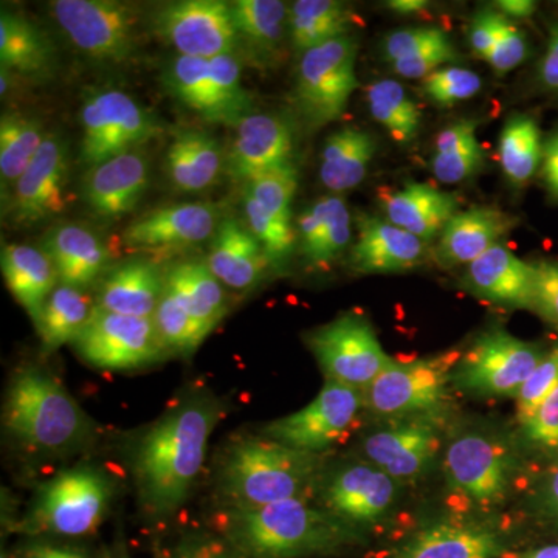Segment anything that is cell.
<instances>
[{
    "label": "cell",
    "instance_id": "obj_1",
    "mask_svg": "<svg viewBox=\"0 0 558 558\" xmlns=\"http://www.w3.org/2000/svg\"><path fill=\"white\" fill-rule=\"evenodd\" d=\"M222 416V400L207 388L193 387L130 440L128 469L145 515L170 520L185 506Z\"/></svg>",
    "mask_w": 558,
    "mask_h": 558
},
{
    "label": "cell",
    "instance_id": "obj_2",
    "mask_svg": "<svg viewBox=\"0 0 558 558\" xmlns=\"http://www.w3.org/2000/svg\"><path fill=\"white\" fill-rule=\"evenodd\" d=\"M215 527L242 558L332 557L362 539L357 527L310 501L218 509Z\"/></svg>",
    "mask_w": 558,
    "mask_h": 558
},
{
    "label": "cell",
    "instance_id": "obj_3",
    "mask_svg": "<svg viewBox=\"0 0 558 558\" xmlns=\"http://www.w3.org/2000/svg\"><path fill=\"white\" fill-rule=\"evenodd\" d=\"M319 454L263 435H241L220 451L213 478L218 509H255L310 501L323 480Z\"/></svg>",
    "mask_w": 558,
    "mask_h": 558
},
{
    "label": "cell",
    "instance_id": "obj_4",
    "mask_svg": "<svg viewBox=\"0 0 558 558\" xmlns=\"http://www.w3.org/2000/svg\"><path fill=\"white\" fill-rule=\"evenodd\" d=\"M3 428L25 450L44 457L73 453L94 444L98 425L50 371L22 365L11 374Z\"/></svg>",
    "mask_w": 558,
    "mask_h": 558
},
{
    "label": "cell",
    "instance_id": "obj_5",
    "mask_svg": "<svg viewBox=\"0 0 558 558\" xmlns=\"http://www.w3.org/2000/svg\"><path fill=\"white\" fill-rule=\"evenodd\" d=\"M116 492L113 480L97 465L80 464L62 470L36 490L25 515L24 531L84 537L105 521Z\"/></svg>",
    "mask_w": 558,
    "mask_h": 558
},
{
    "label": "cell",
    "instance_id": "obj_6",
    "mask_svg": "<svg viewBox=\"0 0 558 558\" xmlns=\"http://www.w3.org/2000/svg\"><path fill=\"white\" fill-rule=\"evenodd\" d=\"M51 16L80 53L120 65L137 57L142 17L137 7L117 0H54Z\"/></svg>",
    "mask_w": 558,
    "mask_h": 558
},
{
    "label": "cell",
    "instance_id": "obj_7",
    "mask_svg": "<svg viewBox=\"0 0 558 558\" xmlns=\"http://www.w3.org/2000/svg\"><path fill=\"white\" fill-rule=\"evenodd\" d=\"M168 92L209 123L236 128L253 113V101L242 86L241 62L236 54L213 60L175 57L163 69Z\"/></svg>",
    "mask_w": 558,
    "mask_h": 558
},
{
    "label": "cell",
    "instance_id": "obj_8",
    "mask_svg": "<svg viewBox=\"0 0 558 558\" xmlns=\"http://www.w3.org/2000/svg\"><path fill=\"white\" fill-rule=\"evenodd\" d=\"M80 156L86 167L130 153L160 134L159 120L130 94L113 87L84 94L80 112Z\"/></svg>",
    "mask_w": 558,
    "mask_h": 558
},
{
    "label": "cell",
    "instance_id": "obj_9",
    "mask_svg": "<svg viewBox=\"0 0 558 558\" xmlns=\"http://www.w3.org/2000/svg\"><path fill=\"white\" fill-rule=\"evenodd\" d=\"M357 40L344 36L301 54L295 81V105L310 130L339 120L359 87Z\"/></svg>",
    "mask_w": 558,
    "mask_h": 558
},
{
    "label": "cell",
    "instance_id": "obj_10",
    "mask_svg": "<svg viewBox=\"0 0 558 558\" xmlns=\"http://www.w3.org/2000/svg\"><path fill=\"white\" fill-rule=\"evenodd\" d=\"M304 343L326 380L360 391L369 387L392 362L369 319L355 312H344L304 333Z\"/></svg>",
    "mask_w": 558,
    "mask_h": 558
},
{
    "label": "cell",
    "instance_id": "obj_11",
    "mask_svg": "<svg viewBox=\"0 0 558 558\" xmlns=\"http://www.w3.org/2000/svg\"><path fill=\"white\" fill-rule=\"evenodd\" d=\"M459 359L461 354L451 351L414 362L392 360L387 369L363 389V405L388 417L438 413Z\"/></svg>",
    "mask_w": 558,
    "mask_h": 558
},
{
    "label": "cell",
    "instance_id": "obj_12",
    "mask_svg": "<svg viewBox=\"0 0 558 558\" xmlns=\"http://www.w3.org/2000/svg\"><path fill=\"white\" fill-rule=\"evenodd\" d=\"M72 347L87 365L102 371H134L168 357L153 318L128 317L95 307Z\"/></svg>",
    "mask_w": 558,
    "mask_h": 558
},
{
    "label": "cell",
    "instance_id": "obj_13",
    "mask_svg": "<svg viewBox=\"0 0 558 558\" xmlns=\"http://www.w3.org/2000/svg\"><path fill=\"white\" fill-rule=\"evenodd\" d=\"M154 35L178 57L213 60L238 53V35L230 2L178 0L160 5L150 16Z\"/></svg>",
    "mask_w": 558,
    "mask_h": 558
},
{
    "label": "cell",
    "instance_id": "obj_14",
    "mask_svg": "<svg viewBox=\"0 0 558 558\" xmlns=\"http://www.w3.org/2000/svg\"><path fill=\"white\" fill-rule=\"evenodd\" d=\"M545 352L505 329L483 333L459 359L453 380L481 396H515Z\"/></svg>",
    "mask_w": 558,
    "mask_h": 558
},
{
    "label": "cell",
    "instance_id": "obj_15",
    "mask_svg": "<svg viewBox=\"0 0 558 558\" xmlns=\"http://www.w3.org/2000/svg\"><path fill=\"white\" fill-rule=\"evenodd\" d=\"M362 407L360 389L326 380L310 405L269 422L259 435L290 449L319 454L343 438Z\"/></svg>",
    "mask_w": 558,
    "mask_h": 558
},
{
    "label": "cell",
    "instance_id": "obj_16",
    "mask_svg": "<svg viewBox=\"0 0 558 558\" xmlns=\"http://www.w3.org/2000/svg\"><path fill=\"white\" fill-rule=\"evenodd\" d=\"M444 472L451 490L478 508H497L508 498L512 472L509 453L483 433H464L451 440Z\"/></svg>",
    "mask_w": 558,
    "mask_h": 558
},
{
    "label": "cell",
    "instance_id": "obj_17",
    "mask_svg": "<svg viewBox=\"0 0 558 558\" xmlns=\"http://www.w3.org/2000/svg\"><path fill=\"white\" fill-rule=\"evenodd\" d=\"M220 222L218 208L205 202L154 208L132 220L121 244L132 252L168 256L211 241Z\"/></svg>",
    "mask_w": 558,
    "mask_h": 558
},
{
    "label": "cell",
    "instance_id": "obj_18",
    "mask_svg": "<svg viewBox=\"0 0 558 558\" xmlns=\"http://www.w3.org/2000/svg\"><path fill=\"white\" fill-rule=\"evenodd\" d=\"M68 148L60 135L49 134L9 199L2 202L3 216L16 227L38 226L68 208Z\"/></svg>",
    "mask_w": 558,
    "mask_h": 558
},
{
    "label": "cell",
    "instance_id": "obj_19",
    "mask_svg": "<svg viewBox=\"0 0 558 558\" xmlns=\"http://www.w3.org/2000/svg\"><path fill=\"white\" fill-rule=\"evenodd\" d=\"M442 424L438 413L392 417L362 442L366 461L392 480L417 478L428 469L440 447Z\"/></svg>",
    "mask_w": 558,
    "mask_h": 558
},
{
    "label": "cell",
    "instance_id": "obj_20",
    "mask_svg": "<svg viewBox=\"0 0 558 558\" xmlns=\"http://www.w3.org/2000/svg\"><path fill=\"white\" fill-rule=\"evenodd\" d=\"M323 508L352 526L377 523L398 497V481L371 464L352 462L323 475L319 484Z\"/></svg>",
    "mask_w": 558,
    "mask_h": 558
},
{
    "label": "cell",
    "instance_id": "obj_21",
    "mask_svg": "<svg viewBox=\"0 0 558 558\" xmlns=\"http://www.w3.org/2000/svg\"><path fill=\"white\" fill-rule=\"evenodd\" d=\"M293 132L275 113L253 112L234 128L226 167L231 178L247 183L293 163Z\"/></svg>",
    "mask_w": 558,
    "mask_h": 558
},
{
    "label": "cell",
    "instance_id": "obj_22",
    "mask_svg": "<svg viewBox=\"0 0 558 558\" xmlns=\"http://www.w3.org/2000/svg\"><path fill=\"white\" fill-rule=\"evenodd\" d=\"M357 236L349 248V267L357 274H396L421 266L427 258V242L379 216L359 213Z\"/></svg>",
    "mask_w": 558,
    "mask_h": 558
},
{
    "label": "cell",
    "instance_id": "obj_23",
    "mask_svg": "<svg viewBox=\"0 0 558 558\" xmlns=\"http://www.w3.org/2000/svg\"><path fill=\"white\" fill-rule=\"evenodd\" d=\"M149 161L134 149L89 168L83 183V199L106 222L120 220L137 207L148 189Z\"/></svg>",
    "mask_w": 558,
    "mask_h": 558
},
{
    "label": "cell",
    "instance_id": "obj_24",
    "mask_svg": "<svg viewBox=\"0 0 558 558\" xmlns=\"http://www.w3.org/2000/svg\"><path fill=\"white\" fill-rule=\"evenodd\" d=\"M505 539L486 521L446 519L416 532L391 558H497Z\"/></svg>",
    "mask_w": 558,
    "mask_h": 558
},
{
    "label": "cell",
    "instance_id": "obj_25",
    "mask_svg": "<svg viewBox=\"0 0 558 558\" xmlns=\"http://www.w3.org/2000/svg\"><path fill=\"white\" fill-rule=\"evenodd\" d=\"M519 226V219L495 207L458 211L440 233L433 258L444 269L469 266L473 260L501 244L502 238Z\"/></svg>",
    "mask_w": 558,
    "mask_h": 558
},
{
    "label": "cell",
    "instance_id": "obj_26",
    "mask_svg": "<svg viewBox=\"0 0 558 558\" xmlns=\"http://www.w3.org/2000/svg\"><path fill=\"white\" fill-rule=\"evenodd\" d=\"M165 271L154 259L110 267L97 282V307L128 317L153 318L165 292Z\"/></svg>",
    "mask_w": 558,
    "mask_h": 558
},
{
    "label": "cell",
    "instance_id": "obj_27",
    "mask_svg": "<svg viewBox=\"0 0 558 558\" xmlns=\"http://www.w3.org/2000/svg\"><path fill=\"white\" fill-rule=\"evenodd\" d=\"M230 7L242 57L259 69L281 62L290 44L289 7L281 0H234Z\"/></svg>",
    "mask_w": 558,
    "mask_h": 558
},
{
    "label": "cell",
    "instance_id": "obj_28",
    "mask_svg": "<svg viewBox=\"0 0 558 558\" xmlns=\"http://www.w3.org/2000/svg\"><path fill=\"white\" fill-rule=\"evenodd\" d=\"M296 248L307 267L328 270L351 248L352 220L347 202L323 196L296 220Z\"/></svg>",
    "mask_w": 558,
    "mask_h": 558
},
{
    "label": "cell",
    "instance_id": "obj_29",
    "mask_svg": "<svg viewBox=\"0 0 558 558\" xmlns=\"http://www.w3.org/2000/svg\"><path fill=\"white\" fill-rule=\"evenodd\" d=\"M462 281L480 299L502 306L531 310L534 267L520 259L506 245H495L470 263Z\"/></svg>",
    "mask_w": 558,
    "mask_h": 558
},
{
    "label": "cell",
    "instance_id": "obj_30",
    "mask_svg": "<svg viewBox=\"0 0 558 558\" xmlns=\"http://www.w3.org/2000/svg\"><path fill=\"white\" fill-rule=\"evenodd\" d=\"M207 266L227 289L248 292L259 284L270 264L247 226L226 218L213 236Z\"/></svg>",
    "mask_w": 558,
    "mask_h": 558
},
{
    "label": "cell",
    "instance_id": "obj_31",
    "mask_svg": "<svg viewBox=\"0 0 558 558\" xmlns=\"http://www.w3.org/2000/svg\"><path fill=\"white\" fill-rule=\"evenodd\" d=\"M379 197L385 219L427 244L458 213L457 197L429 183L409 182L399 190L379 191Z\"/></svg>",
    "mask_w": 558,
    "mask_h": 558
},
{
    "label": "cell",
    "instance_id": "obj_32",
    "mask_svg": "<svg viewBox=\"0 0 558 558\" xmlns=\"http://www.w3.org/2000/svg\"><path fill=\"white\" fill-rule=\"evenodd\" d=\"M44 250L53 260L61 284L87 289L108 270V247L94 231L80 223H62L51 229Z\"/></svg>",
    "mask_w": 558,
    "mask_h": 558
},
{
    "label": "cell",
    "instance_id": "obj_33",
    "mask_svg": "<svg viewBox=\"0 0 558 558\" xmlns=\"http://www.w3.org/2000/svg\"><path fill=\"white\" fill-rule=\"evenodd\" d=\"M226 156L218 140L208 132L180 130L168 146L165 172L180 193H199L218 182Z\"/></svg>",
    "mask_w": 558,
    "mask_h": 558
},
{
    "label": "cell",
    "instance_id": "obj_34",
    "mask_svg": "<svg viewBox=\"0 0 558 558\" xmlns=\"http://www.w3.org/2000/svg\"><path fill=\"white\" fill-rule=\"evenodd\" d=\"M0 64L21 78H49L57 69V49L39 25L3 7L0 13Z\"/></svg>",
    "mask_w": 558,
    "mask_h": 558
},
{
    "label": "cell",
    "instance_id": "obj_35",
    "mask_svg": "<svg viewBox=\"0 0 558 558\" xmlns=\"http://www.w3.org/2000/svg\"><path fill=\"white\" fill-rule=\"evenodd\" d=\"M2 274L7 288L38 326L44 306L58 288L60 277L46 250L32 245H3Z\"/></svg>",
    "mask_w": 558,
    "mask_h": 558
},
{
    "label": "cell",
    "instance_id": "obj_36",
    "mask_svg": "<svg viewBox=\"0 0 558 558\" xmlns=\"http://www.w3.org/2000/svg\"><path fill=\"white\" fill-rule=\"evenodd\" d=\"M165 289L191 317L209 329L215 330L229 312L226 286L213 275L205 260H182L168 267Z\"/></svg>",
    "mask_w": 558,
    "mask_h": 558
},
{
    "label": "cell",
    "instance_id": "obj_37",
    "mask_svg": "<svg viewBox=\"0 0 558 558\" xmlns=\"http://www.w3.org/2000/svg\"><path fill=\"white\" fill-rule=\"evenodd\" d=\"M376 140L355 126H343L326 138L319 161V179L333 193L355 189L368 174Z\"/></svg>",
    "mask_w": 558,
    "mask_h": 558
},
{
    "label": "cell",
    "instance_id": "obj_38",
    "mask_svg": "<svg viewBox=\"0 0 558 558\" xmlns=\"http://www.w3.org/2000/svg\"><path fill=\"white\" fill-rule=\"evenodd\" d=\"M354 11L339 0H299L289 7L290 46L296 53L351 35Z\"/></svg>",
    "mask_w": 558,
    "mask_h": 558
},
{
    "label": "cell",
    "instance_id": "obj_39",
    "mask_svg": "<svg viewBox=\"0 0 558 558\" xmlns=\"http://www.w3.org/2000/svg\"><path fill=\"white\" fill-rule=\"evenodd\" d=\"M95 307L97 303L86 289L58 286L47 300L36 326L44 352L51 354L64 344H72L81 329L89 322Z\"/></svg>",
    "mask_w": 558,
    "mask_h": 558
},
{
    "label": "cell",
    "instance_id": "obj_40",
    "mask_svg": "<svg viewBox=\"0 0 558 558\" xmlns=\"http://www.w3.org/2000/svg\"><path fill=\"white\" fill-rule=\"evenodd\" d=\"M478 123L461 120L440 131L436 137L432 170L447 185L464 182L483 168L486 153L476 137Z\"/></svg>",
    "mask_w": 558,
    "mask_h": 558
},
{
    "label": "cell",
    "instance_id": "obj_41",
    "mask_svg": "<svg viewBox=\"0 0 558 558\" xmlns=\"http://www.w3.org/2000/svg\"><path fill=\"white\" fill-rule=\"evenodd\" d=\"M43 126L20 112L3 113L0 120V189L2 202L9 199L17 180L28 170L44 140Z\"/></svg>",
    "mask_w": 558,
    "mask_h": 558
},
{
    "label": "cell",
    "instance_id": "obj_42",
    "mask_svg": "<svg viewBox=\"0 0 558 558\" xmlns=\"http://www.w3.org/2000/svg\"><path fill=\"white\" fill-rule=\"evenodd\" d=\"M498 157L510 183L526 185L543 160L542 132L537 121L524 113H513L499 135Z\"/></svg>",
    "mask_w": 558,
    "mask_h": 558
},
{
    "label": "cell",
    "instance_id": "obj_43",
    "mask_svg": "<svg viewBox=\"0 0 558 558\" xmlns=\"http://www.w3.org/2000/svg\"><path fill=\"white\" fill-rule=\"evenodd\" d=\"M369 112L398 145H409L421 131L422 112L416 102L392 80H379L366 89Z\"/></svg>",
    "mask_w": 558,
    "mask_h": 558
},
{
    "label": "cell",
    "instance_id": "obj_44",
    "mask_svg": "<svg viewBox=\"0 0 558 558\" xmlns=\"http://www.w3.org/2000/svg\"><path fill=\"white\" fill-rule=\"evenodd\" d=\"M153 319L168 354L179 357H191L213 332L199 319L191 317L167 289Z\"/></svg>",
    "mask_w": 558,
    "mask_h": 558
},
{
    "label": "cell",
    "instance_id": "obj_45",
    "mask_svg": "<svg viewBox=\"0 0 558 558\" xmlns=\"http://www.w3.org/2000/svg\"><path fill=\"white\" fill-rule=\"evenodd\" d=\"M245 226L259 242L270 267L284 266L292 250L296 247V230L292 223L269 215L258 202L244 193Z\"/></svg>",
    "mask_w": 558,
    "mask_h": 558
},
{
    "label": "cell",
    "instance_id": "obj_46",
    "mask_svg": "<svg viewBox=\"0 0 558 558\" xmlns=\"http://www.w3.org/2000/svg\"><path fill=\"white\" fill-rule=\"evenodd\" d=\"M296 186H299V171H296L295 165L290 163L288 167L266 172V174L250 180L245 183L244 193L258 202L269 215L292 223L290 205L295 196Z\"/></svg>",
    "mask_w": 558,
    "mask_h": 558
},
{
    "label": "cell",
    "instance_id": "obj_47",
    "mask_svg": "<svg viewBox=\"0 0 558 558\" xmlns=\"http://www.w3.org/2000/svg\"><path fill=\"white\" fill-rule=\"evenodd\" d=\"M483 87L478 73L462 68L436 70L422 81V90L439 108H451L459 101L475 97Z\"/></svg>",
    "mask_w": 558,
    "mask_h": 558
},
{
    "label": "cell",
    "instance_id": "obj_48",
    "mask_svg": "<svg viewBox=\"0 0 558 558\" xmlns=\"http://www.w3.org/2000/svg\"><path fill=\"white\" fill-rule=\"evenodd\" d=\"M557 388L558 344L543 355L542 362L517 395V417L520 424H526L529 418L537 413L539 407L557 391Z\"/></svg>",
    "mask_w": 558,
    "mask_h": 558
},
{
    "label": "cell",
    "instance_id": "obj_49",
    "mask_svg": "<svg viewBox=\"0 0 558 558\" xmlns=\"http://www.w3.org/2000/svg\"><path fill=\"white\" fill-rule=\"evenodd\" d=\"M527 57V40L524 33L505 14L499 13L497 44L487 58L488 64L499 75L519 68Z\"/></svg>",
    "mask_w": 558,
    "mask_h": 558
},
{
    "label": "cell",
    "instance_id": "obj_50",
    "mask_svg": "<svg viewBox=\"0 0 558 558\" xmlns=\"http://www.w3.org/2000/svg\"><path fill=\"white\" fill-rule=\"evenodd\" d=\"M449 40L446 33L438 27L402 28V31L389 33L385 38V58L392 64V62L414 57L421 51L442 46Z\"/></svg>",
    "mask_w": 558,
    "mask_h": 558
},
{
    "label": "cell",
    "instance_id": "obj_51",
    "mask_svg": "<svg viewBox=\"0 0 558 558\" xmlns=\"http://www.w3.org/2000/svg\"><path fill=\"white\" fill-rule=\"evenodd\" d=\"M534 267L531 311L550 325L558 326V263L538 260Z\"/></svg>",
    "mask_w": 558,
    "mask_h": 558
},
{
    "label": "cell",
    "instance_id": "obj_52",
    "mask_svg": "<svg viewBox=\"0 0 558 558\" xmlns=\"http://www.w3.org/2000/svg\"><path fill=\"white\" fill-rule=\"evenodd\" d=\"M524 436L532 447L558 459V388L553 396L523 424Z\"/></svg>",
    "mask_w": 558,
    "mask_h": 558
},
{
    "label": "cell",
    "instance_id": "obj_53",
    "mask_svg": "<svg viewBox=\"0 0 558 558\" xmlns=\"http://www.w3.org/2000/svg\"><path fill=\"white\" fill-rule=\"evenodd\" d=\"M457 60V50L453 49L449 40V43L442 44V46L421 51V53L414 54V57L392 62L391 65L392 70L402 78L425 80L436 70L442 69V65L447 64V62Z\"/></svg>",
    "mask_w": 558,
    "mask_h": 558
},
{
    "label": "cell",
    "instance_id": "obj_54",
    "mask_svg": "<svg viewBox=\"0 0 558 558\" xmlns=\"http://www.w3.org/2000/svg\"><path fill=\"white\" fill-rule=\"evenodd\" d=\"M499 11H480L470 25V46L476 57L487 61L497 44Z\"/></svg>",
    "mask_w": 558,
    "mask_h": 558
},
{
    "label": "cell",
    "instance_id": "obj_55",
    "mask_svg": "<svg viewBox=\"0 0 558 558\" xmlns=\"http://www.w3.org/2000/svg\"><path fill=\"white\" fill-rule=\"evenodd\" d=\"M170 558H242L222 537H191Z\"/></svg>",
    "mask_w": 558,
    "mask_h": 558
},
{
    "label": "cell",
    "instance_id": "obj_56",
    "mask_svg": "<svg viewBox=\"0 0 558 558\" xmlns=\"http://www.w3.org/2000/svg\"><path fill=\"white\" fill-rule=\"evenodd\" d=\"M543 175L554 196L558 197V130L543 146Z\"/></svg>",
    "mask_w": 558,
    "mask_h": 558
},
{
    "label": "cell",
    "instance_id": "obj_57",
    "mask_svg": "<svg viewBox=\"0 0 558 558\" xmlns=\"http://www.w3.org/2000/svg\"><path fill=\"white\" fill-rule=\"evenodd\" d=\"M539 78L549 89L558 90V27L550 35L548 50L539 65Z\"/></svg>",
    "mask_w": 558,
    "mask_h": 558
},
{
    "label": "cell",
    "instance_id": "obj_58",
    "mask_svg": "<svg viewBox=\"0 0 558 558\" xmlns=\"http://www.w3.org/2000/svg\"><path fill=\"white\" fill-rule=\"evenodd\" d=\"M24 558H89L84 550L69 548V546L40 545L32 546L25 550Z\"/></svg>",
    "mask_w": 558,
    "mask_h": 558
},
{
    "label": "cell",
    "instance_id": "obj_59",
    "mask_svg": "<svg viewBox=\"0 0 558 558\" xmlns=\"http://www.w3.org/2000/svg\"><path fill=\"white\" fill-rule=\"evenodd\" d=\"M543 505L550 519L558 524V459L543 488Z\"/></svg>",
    "mask_w": 558,
    "mask_h": 558
},
{
    "label": "cell",
    "instance_id": "obj_60",
    "mask_svg": "<svg viewBox=\"0 0 558 558\" xmlns=\"http://www.w3.org/2000/svg\"><path fill=\"white\" fill-rule=\"evenodd\" d=\"M495 5L499 13L513 17V20H526L537 9V3L531 2V0H499Z\"/></svg>",
    "mask_w": 558,
    "mask_h": 558
},
{
    "label": "cell",
    "instance_id": "obj_61",
    "mask_svg": "<svg viewBox=\"0 0 558 558\" xmlns=\"http://www.w3.org/2000/svg\"><path fill=\"white\" fill-rule=\"evenodd\" d=\"M506 558H558V543L521 550V553L513 554V556Z\"/></svg>",
    "mask_w": 558,
    "mask_h": 558
},
{
    "label": "cell",
    "instance_id": "obj_62",
    "mask_svg": "<svg viewBox=\"0 0 558 558\" xmlns=\"http://www.w3.org/2000/svg\"><path fill=\"white\" fill-rule=\"evenodd\" d=\"M388 7L396 13L411 14L427 9L428 2L425 0H392V2H388Z\"/></svg>",
    "mask_w": 558,
    "mask_h": 558
},
{
    "label": "cell",
    "instance_id": "obj_63",
    "mask_svg": "<svg viewBox=\"0 0 558 558\" xmlns=\"http://www.w3.org/2000/svg\"><path fill=\"white\" fill-rule=\"evenodd\" d=\"M2 558H7L5 554H2Z\"/></svg>",
    "mask_w": 558,
    "mask_h": 558
}]
</instances>
